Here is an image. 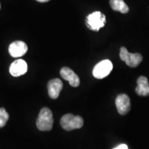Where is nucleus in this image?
I'll use <instances>...</instances> for the list:
<instances>
[{
	"mask_svg": "<svg viewBox=\"0 0 149 149\" xmlns=\"http://www.w3.org/2000/svg\"><path fill=\"white\" fill-rule=\"evenodd\" d=\"M86 24L89 29L97 32L105 26L106 16L100 11H95L86 17Z\"/></svg>",
	"mask_w": 149,
	"mask_h": 149,
	"instance_id": "obj_2",
	"label": "nucleus"
},
{
	"mask_svg": "<svg viewBox=\"0 0 149 149\" xmlns=\"http://www.w3.org/2000/svg\"><path fill=\"white\" fill-rule=\"evenodd\" d=\"M9 119V115L5 109H0V128H2L6 124Z\"/></svg>",
	"mask_w": 149,
	"mask_h": 149,
	"instance_id": "obj_13",
	"label": "nucleus"
},
{
	"mask_svg": "<svg viewBox=\"0 0 149 149\" xmlns=\"http://www.w3.org/2000/svg\"><path fill=\"white\" fill-rule=\"evenodd\" d=\"M28 46L22 41H15L11 43L8 47V52L13 57H19L27 53Z\"/></svg>",
	"mask_w": 149,
	"mask_h": 149,
	"instance_id": "obj_7",
	"label": "nucleus"
},
{
	"mask_svg": "<svg viewBox=\"0 0 149 149\" xmlns=\"http://www.w3.org/2000/svg\"><path fill=\"white\" fill-rule=\"evenodd\" d=\"M36 1L41 3H44V2H48V1H49L50 0H36Z\"/></svg>",
	"mask_w": 149,
	"mask_h": 149,
	"instance_id": "obj_15",
	"label": "nucleus"
},
{
	"mask_svg": "<svg viewBox=\"0 0 149 149\" xmlns=\"http://www.w3.org/2000/svg\"><path fill=\"white\" fill-rule=\"evenodd\" d=\"M120 57L122 61H125L129 67L135 68L140 64L143 57L139 53H130L125 47L120 48Z\"/></svg>",
	"mask_w": 149,
	"mask_h": 149,
	"instance_id": "obj_4",
	"label": "nucleus"
},
{
	"mask_svg": "<svg viewBox=\"0 0 149 149\" xmlns=\"http://www.w3.org/2000/svg\"><path fill=\"white\" fill-rule=\"evenodd\" d=\"M110 5L113 10L122 13H127L129 11V8L123 0H110Z\"/></svg>",
	"mask_w": 149,
	"mask_h": 149,
	"instance_id": "obj_12",
	"label": "nucleus"
},
{
	"mask_svg": "<svg viewBox=\"0 0 149 149\" xmlns=\"http://www.w3.org/2000/svg\"><path fill=\"white\" fill-rule=\"evenodd\" d=\"M63 88V83L61 79L56 78L51 80L48 83V91L50 97L52 99H57L60 94Z\"/></svg>",
	"mask_w": 149,
	"mask_h": 149,
	"instance_id": "obj_9",
	"label": "nucleus"
},
{
	"mask_svg": "<svg viewBox=\"0 0 149 149\" xmlns=\"http://www.w3.org/2000/svg\"><path fill=\"white\" fill-rule=\"evenodd\" d=\"M113 149H128V148L127 145L124 144H122L119 145L118 146L116 147V148H113Z\"/></svg>",
	"mask_w": 149,
	"mask_h": 149,
	"instance_id": "obj_14",
	"label": "nucleus"
},
{
	"mask_svg": "<svg viewBox=\"0 0 149 149\" xmlns=\"http://www.w3.org/2000/svg\"><path fill=\"white\" fill-rule=\"evenodd\" d=\"M60 74L63 79L69 81L70 86L73 87L79 86L80 84L79 78L77 76V74L74 73L70 68L64 67L60 70Z\"/></svg>",
	"mask_w": 149,
	"mask_h": 149,
	"instance_id": "obj_10",
	"label": "nucleus"
},
{
	"mask_svg": "<svg viewBox=\"0 0 149 149\" xmlns=\"http://www.w3.org/2000/svg\"><path fill=\"white\" fill-rule=\"evenodd\" d=\"M115 104L117 111L120 115H124L127 114L130 110V98L127 95L120 94L117 97L115 100Z\"/></svg>",
	"mask_w": 149,
	"mask_h": 149,
	"instance_id": "obj_6",
	"label": "nucleus"
},
{
	"mask_svg": "<svg viewBox=\"0 0 149 149\" xmlns=\"http://www.w3.org/2000/svg\"><path fill=\"white\" fill-rule=\"evenodd\" d=\"M113 70V64L109 59H104L94 67L93 74L97 79H103L111 73Z\"/></svg>",
	"mask_w": 149,
	"mask_h": 149,
	"instance_id": "obj_5",
	"label": "nucleus"
},
{
	"mask_svg": "<svg viewBox=\"0 0 149 149\" xmlns=\"http://www.w3.org/2000/svg\"><path fill=\"white\" fill-rule=\"evenodd\" d=\"M0 8H1V3H0Z\"/></svg>",
	"mask_w": 149,
	"mask_h": 149,
	"instance_id": "obj_16",
	"label": "nucleus"
},
{
	"mask_svg": "<svg viewBox=\"0 0 149 149\" xmlns=\"http://www.w3.org/2000/svg\"><path fill=\"white\" fill-rule=\"evenodd\" d=\"M27 63L23 59H17L12 63L9 68L11 75L13 77H19L23 75L27 72Z\"/></svg>",
	"mask_w": 149,
	"mask_h": 149,
	"instance_id": "obj_8",
	"label": "nucleus"
},
{
	"mask_svg": "<svg viewBox=\"0 0 149 149\" xmlns=\"http://www.w3.org/2000/svg\"><path fill=\"white\" fill-rule=\"evenodd\" d=\"M137 86L135 88V92L139 96L149 95V83L148 79L144 76H141L137 79Z\"/></svg>",
	"mask_w": 149,
	"mask_h": 149,
	"instance_id": "obj_11",
	"label": "nucleus"
},
{
	"mask_svg": "<svg viewBox=\"0 0 149 149\" xmlns=\"http://www.w3.org/2000/svg\"><path fill=\"white\" fill-rule=\"evenodd\" d=\"M61 127L66 130H72L81 128L84 125V120L80 116H74L72 114H66L61 117L60 120Z\"/></svg>",
	"mask_w": 149,
	"mask_h": 149,
	"instance_id": "obj_3",
	"label": "nucleus"
},
{
	"mask_svg": "<svg viewBox=\"0 0 149 149\" xmlns=\"http://www.w3.org/2000/svg\"><path fill=\"white\" fill-rule=\"evenodd\" d=\"M37 127L42 131L51 130L53 125V113L48 108H43L41 109L37 122Z\"/></svg>",
	"mask_w": 149,
	"mask_h": 149,
	"instance_id": "obj_1",
	"label": "nucleus"
}]
</instances>
